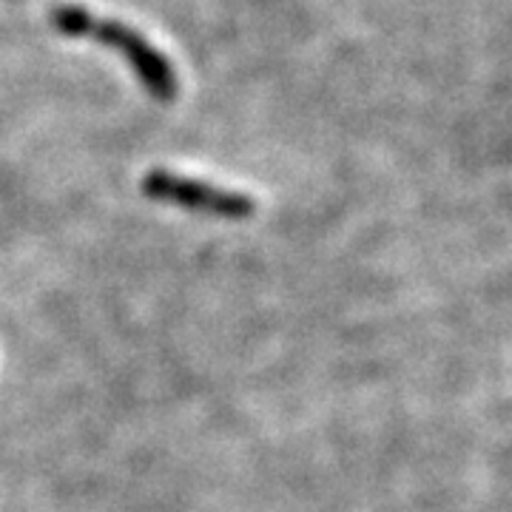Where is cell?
Wrapping results in <instances>:
<instances>
[{"label": "cell", "instance_id": "obj_1", "mask_svg": "<svg viewBox=\"0 0 512 512\" xmlns=\"http://www.w3.org/2000/svg\"><path fill=\"white\" fill-rule=\"evenodd\" d=\"M49 23L60 35L92 37L97 43L120 52L123 60L137 74L140 86L151 97H157L160 103H171L177 97V92H180L177 69L171 66V60L151 40H146L137 29H131L126 23L97 18V15H92V9L77 6V3H60V6H55L49 12Z\"/></svg>", "mask_w": 512, "mask_h": 512}, {"label": "cell", "instance_id": "obj_2", "mask_svg": "<svg viewBox=\"0 0 512 512\" xmlns=\"http://www.w3.org/2000/svg\"><path fill=\"white\" fill-rule=\"evenodd\" d=\"M140 191L148 200L177 205V208L194 211V214H208L217 220H248L256 211V202L245 191L202 183L194 177L174 174L168 168H151L140 180Z\"/></svg>", "mask_w": 512, "mask_h": 512}]
</instances>
